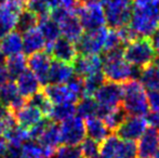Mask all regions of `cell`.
<instances>
[{
	"mask_svg": "<svg viewBox=\"0 0 159 158\" xmlns=\"http://www.w3.org/2000/svg\"><path fill=\"white\" fill-rule=\"evenodd\" d=\"M146 119L148 124H151L152 128H155L156 130H159V111L148 113Z\"/></svg>",
	"mask_w": 159,
	"mask_h": 158,
	"instance_id": "f6af8a7d",
	"label": "cell"
},
{
	"mask_svg": "<svg viewBox=\"0 0 159 158\" xmlns=\"http://www.w3.org/2000/svg\"><path fill=\"white\" fill-rule=\"evenodd\" d=\"M139 79L148 91H159V68L155 64L141 70Z\"/></svg>",
	"mask_w": 159,
	"mask_h": 158,
	"instance_id": "f1b7e54d",
	"label": "cell"
},
{
	"mask_svg": "<svg viewBox=\"0 0 159 158\" xmlns=\"http://www.w3.org/2000/svg\"><path fill=\"white\" fill-rule=\"evenodd\" d=\"M121 140L115 134H109L102 143H100V154L98 158H115L118 146Z\"/></svg>",
	"mask_w": 159,
	"mask_h": 158,
	"instance_id": "836d02e7",
	"label": "cell"
},
{
	"mask_svg": "<svg viewBox=\"0 0 159 158\" xmlns=\"http://www.w3.org/2000/svg\"><path fill=\"white\" fill-rule=\"evenodd\" d=\"M11 114H12V112L10 111V108L2 105V104H0V127H1L2 124H3V122L11 116Z\"/></svg>",
	"mask_w": 159,
	"mask_h": 158,
	"instance_id": "bcb514c9",
	"label": "cell"
},
{
	"mask_svg": "<svg viewBox=\"0 0 159 158\" xmlns=\"http://www.w3.org/2000/svg\"><path fill=\"white\" fill-rule=\"evenodd\" d=\"M149 110L152 112L159 111V91H148L147 93Z\"/></svg>",
	"mask_w": 159,
	"mask_h": 158,
	"instance_id": "7bdbcfd3",
	"label": "cell"
},
{
	"mask_svg": "<svg viewBox=\"0 0 159 158\" xmlns=\"http://www.w3.org/2000/svg\"><path fill=\"white\" fill-rule=\"evenodd\" d=\"M121 106L129 116H145L149 112L145 88L138 79L129 80L122 84Z\"/></svg>",
	"mask_w": 159,
	"mask_h": 158,
	"instance_id": "3957f363",
	"label": "cell"
},
{
	"mask_svg": "<svg viewBox=\"0 0 159 158\" xmlns=\"http://www.w3.org/2000/svg\"><path fill=\"white\" fill-rule=\"evenodd\" d=\"M47 52L55 61L64 62V63L68 64H73L78 55L76 44L64 37H60L57 41L53 42L47 49Z\"/></svg>",
	"mask_w": 159,
	"mask_h": 158,
	"instance_id": "5bb4252c",
	"label": "cell"
},
{
	"mask_svg": "<svg viewBox=\"0 0 159 158\" xmlns=\"http://www.w3.org/2000/svg\"><path fill=\"white\" fill-rule=\"evenodd\" d=\"M76 76L82 79L102 72L103 57L98 54H78L73 63Z\"/></svg>",
	"mask_w": 159,
	"mask_h": 158,
	"instance_id": "7c38bea8",
	"label": "cell"
},
{
	"mask_svg": "<svg viewBox=\"0 0 159 158\" xmlns=\"http://www.w3.org/2000/svg\"><path fill=\"white\" fill-rule=\"evenodd\" d=\"M80 4H90V3H98L102 0H78Z\"/></svg>",
	"mask_w": 159,
	"mask_h": 158,
	"instance_id": "681fc988",
	"label": "cell"
},
{
	"mask_svg": "<svg viewBox=\"0 0 159 158\" xmlns=\"http://www.w3.org/2000/svg\"><path fill=\"white\" fill-rule=\"evenodd\" d=\"M79 4L80 3L78 0H59L60 8H63L67 11H71V12H75Z\"/></svg>",
	"mask_w": 159,
	"mask_h": 158,
	"instance_id": "ee69618b",
	"label": "cell"
},
{
	"mask_svg": "<svg viewBox=\"0 0 159 158\" xmlns=\"http://www.w3.org/2000/svg\"><path fill=\"white\" fill-rule=\"evenodd\" d=\"M38 28L41 32L42 36L47 42V49L55 42L61 36V30H60V26L52 17L49 15H44V16L39 17V22H38ZM46 49V50H47Z\"/></svg>",
	"mask_w": 159,
	"mask_h": 158,
	"instance_id": "7402d4cb",
	"label": "cell"
},
{
	"mask_svg": "<svg viewBox=\"0 0 159 158\" xmlns=\"http://www.w3.org/2000/svg\"><path fill=\"white\" fill-rule=\"evenodd\" d=\"M38 142L49 148V150L54 152L59 145L62 143L61 142V131H60V126L57 122H54L50 120L49 124L47 126L46 130L41 134V137L38 139Z\"/></svg>",
	"mask_w": 159,
	"mask_h": 158,
	"instance_id": "cb8c5ba5",
	"label": "cell"
},
{
	"mask_svg": "<svg viewBox=\"0 0 159 158\" xmlns=\"http://www.w3.org/2000/svg\"><path fill=\"white\" fill-rule=\"evenodd\" d=\"M80 150L84 158H98L100 154V143L92 139H84L80 144Z\"/></svg>",
	"mask_w": 159,
	"mask_h": 158,
	"instance_id": "ab89813d",
	"label": "cell"
},
{
	"mask_svg": "<svg viewBox=\"0 0 159 158\" xmlns=\"http://www.w3.org/2000/svg\"><path fill=\"white\" fill-rule=\"evenodd\" d=\"M6 1H7V0H0V6H2V4L6 3Z\"/></svg>",
	"mask_w": 159,
	"mask_h": 158,
	"instance_id": "11a10c76",
	"label": "cell"
},
{
	"mask_svg": "<svg viewBox=\"0 0 159 158\" xmlns=\"http://www.w3.org/2000/svg\"><path fill=\"white\" fill-rule=\"evenodd\" d=\"M0 51L6 59L23 52V38L21 33L12 30L2 37L0 39Z\"/></svg>",
	"mask_w": 159,
	"mask_h": 158,
	"instance_id": "44dd1931",
	"label": "cell"
},
{
	"mask_svg": "<svg viewBox=\"0 0 159 158\" xmlns=\"http://www.w3.org/2000/svg\"><path fill=\"white\" fill-rule=\"evenodd\" d=\"M19 95L20 92L17 90L15 81L9 80L0 87V104L7 106V107H9Z\"/></svg>",
	"mask_w": 159,
	"mask_h": 158,
	"instance_id": "e575fe53",
	"label": "cell"
},
{
	"mask_svg": "<svg viewBox=\"0 0 159 158\" xmlns=\"http://www.w3.org/2000/svg\"><path fill=\"white\" fill-rule=\"evenodd\" d=\"M4 63H6V56H4L1 53V51H0V66L4 65Z\"/></svg>",
	"mask_w": 159,
	"mask_h": 158,
	"instance_id": "816d5d0a",
	"label": "cell"
},
{
	"mask_svg": "<svg viewBox=\"0 0 159 158\" xmlns=\"http://www.w3.org/2000/svg\"><path fill=\"white\" fill-rule=\"evenodd\" d=\"M15 84H16L20 94L25 99H30L34 94L39 92L42 88L39 79L28 68L15 78Z\"/></svg>",
	"mask_w": 159,
	"mask_h": 158,
	"instance_id": "ac0fdd59",
	"label": "cell"
},
{
	"mask_svg": "<svg viewBox=\"0 0 159 158\" xmlns=\"http://www.w3.org/2000/svg\"><path fill=\"white\" fill-rule=\"evenodd\" d=\"M76 115V105L71 103L54 104L48 118L54 122H63Z\"/></svg>",
	"mask_w": 159,
	"mask_h": 158,
	"instance_id": "4dcf8cb0",
	"label": "cell"
},
{
	"mask_svg": "<svg viewBox=\"0 0 159 158\" xmlns=\"http://www.w3.org/2000/svg\"><path fill=\"white\" fill-rule=\"evenodd\" d=\"M49 122H50V119H49L48 117H44V118H42L39 122H37L35 126H33L30 129H28L30 140H36V141H38V139L41 137L43 131L46 130Z\"/></svg>",
	"mask_w": 159,
	"mask_h": 158,
	"instance_id": "60d3db41",
	"label": "cell"
},
{
	"mask_svg": "<svg viewBox=\"0 0 159 158\" xmlns=\"http://www.w3.org/2000/svg\"><path fill=\"white\" fill-rule=\"evenodd\" d=\"M2 141H4V139H3V131L0 129V142H2Z\"/></svg>",
	"mask_w": 159,
	"mask_h": 158,
	"instance_id": "f5cc1de1",
	"label": "cell"
},
{
	"mask_svg": "<svg viewBox=\"0 0 159 158\" xmlns=\"http://www.w3.org/2000/svg\"><path fill=\"white\" fill-rule=\"evenodd\" d=\"M27 102L30 104H32L33 106L37 107L38 110H40V112L43 114L44 117L49 116L51 108L53 106V104L51 103L50 100L48 99V97L44 94V92L42 90H40L39 92H37L33 97H30V99H27Z\"/></svg>",
	"mask_w": 159,
	"mask_h": 158,
	"instance_id": "8d00e7d4",
	"label": "cell"
},
{
	"mask_svg": "<svg viewBox=\"0 0 159 158\" xmlns=\"http://www.w3.org/2000/svg\"><path fill=\"white\" fill-rule=\"evenodd\" d=\"M106 23L111 29H119L129 24L133 0H102Z\"/></svg>",
	"mask_w": 159,
	"mask_h": 158,
	"instance_id": "5b68a950",
	"label": "cell"
},
{
	"mask_svg": "<svg viewBox=\"0 0 159 158\" xmlns=\"http://www.w3.org/2000/svg\"><path fill=\"white\" fill-rule=\"evenodd\" d=\"M151 41L153 43V47L156 51V54L159 55V28L153 34V36L151 37Z\"/></svg>",
	"mask_w": 159,
	"mask_h": 158,
	"instance_id": "c3c4849f",
	"label": "cell"
},
{
	"mask_svg": "<svg viewBox=\"0 0 159 158\" xmlns=\"http://www.w3.org/2000/svg\"><path fill=\"white\" fill-rule=\"evenodd\" d=\"M51 158H84L79 146L62 145L54 151Z\"/></svg>",
	"mask_w": 159,
	"mask_h": 158,
	"instance_id": "f35d334b",
	"label": "cell"
},
{
	"mask_svg": "<svg viewBox=\"0 0 159 158\" xmlns=\"http://www.w3.org/2000/svg\"><path fill=\"white\" fill-rule=\"evenodd\" d=\"M128 26L139 38H151L159 28V0H134Z\"/></svg>",
	"mask_w": 159,
	"mask_h": 158,
	"instance_id": "6da1fadb",
	"label": "cell"
},
{
	"mask_svg": "<svg viewBox=\"0 0 159 158\" xmlns=\"http://www.w3.org/2000/svg\"><path fill=\"white\" fill-rule=\"evenodd\" d=\"M19 14L7 3L0 6V39L15 29Z\"/></svg>",
	"mask_w": 159,
	"mask_h": 158,
	"instance_id": "d4e9b609",
	"label": "cell"
},
{
	"mask_svg": "<svg viewBox=\"0 0 159 158\" xmlns=\"http://www.w3.org/2000/svg\"><path fill=\"white\" fill-rule=\"evenodd\" d=\"M105 81H106V79L103 75V72L84 78V97H93L95 92Z\"/></svg>",
	"mask_w": 159,
	"mask_h": 158,
	"instance_id": "d590c367",
	"label": "cell"
},
{
	"mask_svg": "<svg viewBox=\"0 0 159 158\" xmlns=\"http://www.w3.org/2000/svg\"><path fill=\"white\" fill-rule=\"evenodd\" d=\"M44 94L48 97L51 103L54 104H62V103H78L81 97H78L75 92L69 89V87L65 84H47L42 90Z\"/></svg>",
	"mask_w": 159,
	"mask_h": 158,
	"instance_id": "9a60e30c",
	"label": "cell"
},
{
	"mask_svg": "<svg viewBox=\"0 0 159 158\" xmlns=\"http://www.w3.org/2000/svg\"><path fill=\"white\" fill-rule=\"evenodd\" d=\"M82 28L88 30H93L96 28L104 27L106 24L104 9L100 3L79 4L75 11Z\"/></svg>",
	"mask_w": 159,
	"mask_h": 158,
	"instance_id": "9c48e42d",
	"label": "cell"
},
{
	"mask_svg": "<svg viewBox=\"0 0 159 158\" xmlns=\"http://www.w3.org/2000/svg\"><path fill=\"white\" fill-rule=\"evenodd\" d=\"M4 66L11 78H16L27 70V56L24 53H20V54L7 57Z\"/></svg>",
	"mask_w": 159,
	"mask_h": 158,
	"instance_id": "f546056e",
	"label": "cell"
},
{
	"mask_svg": "<svg viewBox=\"0 0 159 158\" xmlns=\"http://www.w3.org/2000/svg\"><path fill=\"white\" fill-rule=\"evenodd\" d=\"M148 128L147 119L142 116H128L115 131V134L124 141H136Z\"/></svg>",
	"mask_w": 159,
	"mask_h": 158,
	"instance_id": "8fae6325",
	"label": "cell"
},
{
	"mask_svg": "<svg viewBox=\"0 0 159 158\" xmlns=\"http://www.w3.org/2000/svg\"><path fill=\"white\" fill-rule=\"evenodd\" d=\"M76 114L77 116L81 117L82 119H89L92 117H98L100 107L96 103L94 97H82L76 105Z\"/></svg>",
	"mask_w": 159,
	"mask_h": 158,
	"instance_id": "83f0119b",
	"label": "cell"
},
{
	"mask_svg": "<svg viewBox=\"0 0 159 158\" xmlns=\"http://www.w3.org/2000/svg\"><path fill=\"white\" fill-rule=\"evenodd\" d=\"M102 72L106 81L119 84H124L132 79H138L141 74L140 68L131 65L125 60L124 50L104 53Z\"/></svg>",
	"mask_w": 159,
	"mask_h": 158,
	"instance_id": "7a4b0ae2",
	"label": "cell"
},
{
	"mask_svg": "<svg viewBox=\"0 0 159 158\" xmlns=\"http://www.w3.org/2000/svg\"><path fill=\"white\" fill-rule=\"evenodd\" d=\"M154 64H155V65L159 68V56L156 57V60H155V62H154Z\"/></svg>",
	"mask_w": 159,
	"mask_h": 158,
	"instance_id": "db71d44e",
	"label": "cell"
},
{
	"mask_svg": "<svg viewBox=\"0 0 159 158\" xmlns=\"http://www.w3.org/2000/svg\"><path fill=\"white\" fill-rule=\"evenodd\" d=\"M125 60L135 67L143 70L155 62L157 54L151 41V38L134 39L124 48Z\"/></svg>",
	"mask_w": 159,
	"mask_h": 158,
	"instance_id": "277c9868",
	"label": "cell"
},
{
	"mask_svg": "<svg viewBox=\"0 0 159 158\" xmlns=\"http://www.w3.org/2000/svg\"><path fill=\"white\" fill-rule=\"evenodd\" d=\"M153 158H159V151H158L157 153H156V155H155V156H154Z\"/></svg>",
	"mask_w": 159,
	"mask_h": 158,
	"instance_id": "9f6ffc18",
	"label": "cell"
},
{
	"mask_svg": "<svg viewBox=\"0 0 159 158\" xmlns=\"http://www.w3.org/2000/svg\"><path fill=\"white\" fill-rule=\"evenodd\" d=\"M75 76L73 64L52 61L48 75V84H65Z\"/></svg>",
	"mask_w": 159,
	"mask_h": 158,
	"instance_id": "e0dca14e",
	"label": "cell"
},
{
	"mask_svg": "<svg viewBox=\"0 0 159 158\" xmlns=\"http://www.w3.org/2000/svg\"><path fill=\"white\" fill-rule=\"evenodd\" d=\"M122 84L105 81L93 95L100 107L98 117H102L108 111L121 106L122 102Z\"/></svg>",
	"mask_w": 159,
	"mask_h": 158,
	"instance_id": "52a82bcc",
	"label": "cell"
},
{
	"mask_svg": "<svg viewBox=\"0 0 159 158\" xmlns=\"http://www.w3.org/2000/svg\"><path fill=\"white\" fill-rule=\"evenodd\" d=\"M13 115L16 120V124L27 130L33 126H35L37 122H39L42 118H44L43 114L40 112V110L33 106L28 102L22 108L13 113Z\"/></svg>",
	"mask_w": 159,
	"mask_h": 158,
	"instance_id": "ffe728a7",
	"label": "cell"
},
{
	"mask_svg": "<svg viewBox=\"0 0 159 158\" xmlns=\"http://www.w3.org/2000/svg\"><path fill=\"white\" fill-rule=\"evenodd\" d=\"M136 146L140 158H153L159 151V132L155 128H147Z\"/></svg>",
	"mask_w": 159,
	"mask_h": 158,
	"instance_id": "2e32d148",
	"label": "cell"
},
{
	"mask_svg": "<svg viewBox=\"0 0 159 158\" xmlns=\"http://www.w3.org/2000/svg\"><path fill=\"white\" fill-rule=\"evenodd\" d=\"M3 139L7 144L22 146L30 140V133L27 129H24L23 127L15 124L3 130Z\"/></svg>",
	"mask_w": 159,
	"mask_h": 158,
	"instance_id": "484cf974",
	"label": "cell"
},
{
	"mask_svg": "<svg viewBox=\"0 0 159 158\" xmlns=\"http://www.w3.org/2000/svg\"><path fill=\"white\" fill-rule=\"evenodd\" d=\"M6 146H7L6 141L0 142V158H2V155H3V152H4V150H6Z\"/></svg>",
	"mask_w": 159,
	"mask_h": 158,
	"instance_id": "f907efd6",
	"label": "cell"
},
{
	"mask_svg": "<svg viewBox=\"0 0 159 158\" xmlns=\"http://www.w3.org/2000/svg\"><path fill=\"white\" fill-rule=\"evenodd\" d=\"M136 156H138V146L135 142L121 140L115 158H136Z\"/></svg>",
	"mask_w": 159,
	"mask_h": 158,
	"instance_id": "74e56055",
	"label": "cell"
},
{
	"mask_svg": "<svg viewBox=\"0 0 159 158\" xmlns=\"http://www.w3.org/2000/svg\"><path fill=\"white\" fill-rule=\"evenodd\" d=\"M61 142L64 145L78 146L86 139V122L79 116H73L61 122Z\"/></svg>",
	"mask_w": 159,
	"mask_h": 158,
	"instance_id": "30bf717a",
	"label": "cell"
},
{
	"mask_svg": "<svg viewBox=\"0 0 159 158\" xmlns=\"http://www.w3.org/2000/svg\"><path fill=\"white\" fill-rule=\"evenodd\" d=\"M50 16L59 24L61 35L74 43H76L84 34V28L75 12L57 7L51 11Z\"/></svg>",
	"mask_w": 159,
	"mask_h": 158,
	"instance_id": "8992f818",
	"label": "cell"
},
{
	"mask_svg": "<svg viewBox=\"0 0 159 158\" xmlns=\"http://www.w3.org/2000/svg\"><path fill=\"white\" fill-rule=\"evenodd\" d=\"M2 158H23L22 146L7 144L6 150H4L3 155H2Z\"/></svg>",
	"mask_w": 159,
	"mask_h": 158,
	"instance_id": "b9f144b4",
	"label": "cell"
},
{
	"mask_svg": "<svg viewBox=\"0 0 159 158\" xmlns=\"http://www.w3.org/2000/svg\"><path fill=\"white\" fill-rule=\"evenodd\" d=\"M86 131L89 139L94 140L98 143H102L109 135V129L100 117H92L86 119Z\"/></svg>",
	"mask_w": 159,
	"mask_h": 158,
	"instance_id": "603a6c76",
	"label": "cell"
},
{
	"mask_svg": "<svg viewBox=\"0 0 159 158\" xmlns=\"http://www.w3.org/2000/svg\"><path fill=\"white\" fill-rule=\"evenodd\" d=\"M52 61L51 55L46 51L34 53L27 57L28 70H32L36 75L42 87H46L48 84V75Z\"/></svg>",
	"mask_w": 159,
	"mask_h": 158,
	"instance_id": "4fadbf2b",
	"label": "cell"
},
{
	"mask_svg": "<svg viewBox=\"0 0 159 158\" xmlns=\"http://www.w3.org/2000/svg\"><path fill=\"white\" fill-rule=\"evenodd\" d=\"M22 38H23V52L26 56L27 55L30 56L34 53L41 52L47 49V42L38 26L22 34Z\"/></svg>",
	"mask_w": 159,
	"mask_h": 158,
	"instance_id": "d6986e66",
	"label": "cell"
},
{
	"mask_svg": "<svg viewBox=\"0 0 159 158\" xmlns=\"http://www.w3.org/2000/svg\"><path fill=\"white\" fill-rule=\"evenodd\" d=\"M23 158H51L53 151L44 147L36 140H28L22 145Z\"/></svg>",
	"mask_w": 159,
	"mask_h": 158,
	"instance_id": "4316f807",
	"label": "cell"
},
{
	"mask_svg": "<svg viewBox=\"0 0 159 158\" xmlns=\"http://www.w3.org/2000/svg\"><path fill=\"white\" fill-rule=\"evenodd\" d=\"M127 116L128 114L124 110V107L119 106V107H116L114 110H111L107 113H105L101 118L103 119V121L105 122V124H106V127L109 129L111 132H115L118 127L122 124V121L126 119Z\"/></svg>",
	"mask_w": 159,
	"mask_h": 158,
	"instance_id": "d6a6232c",
	"label": "cell"
},
{
	"mask_svg": "<svg viewBox=\"0 0 159 158\" xmlns=\"http://www.w3.org/2000/svg\"><path fill=\"white\" fill-rule=\"evenodd\" d=\"M9 80H11L10 75H9L6 66L1 65L0 66V87H1L3 84H6L7 81H9Z\"/></svg>",
	"mask_w": 159,
	"mask_h": 158,
	"instance_id": "7dc6e473",
	"label": "cell"
},
{
	"mask_svg": "<svg viewBox=\"0 0 159 158\" xmlns=\"http://www.w3.org/2000/svg\"><path fill=\"white\" fill-rule=\"evenodd\" d=\"M108 28L101 27L93 30H88L76 42L78 54H100L104 51Z\"/></svg>",
	"mask_w": 159,
	"mask_h": 158,
	"instance_id": "ba28073f",
	"label": "cell"
},
{
	"mask_svg": "<svg viewBox=\"0 0 159 158\" xmlns=\"http://www.w3.org/2000/svg\"><path fill=\"white\" fill-rule=\"evenodd\" d=\"M38 22H39V16L36 13H34L33 11L25 9L17 16L15 30L21 33V34H24V33L37 27Z\"/></svg>",
	"mask_w": 159,
	"mask_h": 158,
	"instance_id": "1f68e13d",
	"label": "cell"
}]
</instances>
